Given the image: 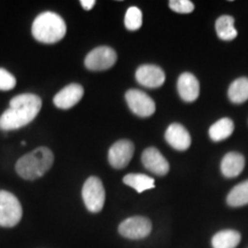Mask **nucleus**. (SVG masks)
<instances>
[{
	"mask_svg": "<svg viewBox=\"0 0 248 248\" xmlns=\"http://www.w3.org/2000/svg\"><path fill=\"white\" fill-rule=\"evenodd\" d=\"M245 168V157L237 152L225 154L221 163L223 176L226 178H234L239 176Z\"/></svg>",
	"mask_w": 248,
	"mask_h": 248,
	"instance_id": "2eb2a0df",
	"label": "nucleus"
},
{
	"mask_svg": "<svg viewBox=\"0 0 248 248\" xmlns=\"http://www.w3.org/2000/svg\"><path fill=\"white\" fill-rule=\"evenodd\" d=\"M123 183L130 187L135 188L138 193L151 190L155 186L154 179L150 176L144 175V173H129V175L124 176Z\"/></svg>",
	"mask_w": 248,
	"mask_h": 248,
	"instance_id": "6ab92c4d",
	"label": "nucleus"
},
{
	"mask_svg": "<svg viewBox=\"0 0 248 248\" xmlns=\"http://www.w3.org/2000/svg\"><path fill=\"white\" fill-rule=\"evenodd\" d=\"M215 28L217 36L225 42L233 40L238 35L234 28V18L230 15H222L221 17L217 18Z\"/></svg>",
	"mask_w": 248,
	"mask_h": 248,
	"instance_id": "a211bd4d",
	"label": "nucleus"
},
{
	"mask_svg": "<svg viewBox=\"0 0 248 248\" xmlns=\"http://www.w3.org/2000/svg\"><path fill=\"white\" fill-rule=\"evenodd\" d=\"M177 90L184 101L192 102L197 100L200 93L199 80L191 73L182 74L177 82Z\"/></svg>",
	"mask_w": 248,
	"mask_h": 248,
	"instance_id": "4468645a",
	"label": "nucleus"
},
{
	"mask_svg": "<svg viewBox=\"0 0 248 248\" xmlns=\"http://www.w3.org/2000/svg\"><path fill=\"white\" fill-rule=\"evenodd\" d=\"M141 162L145 168L157 176H164L169 172L168 161L155 147L146 148L142 152Z\"/></svg>",
	"mask_w": 248,
	"mask_h": 248,
	"instance_id": "f8f14e48",
	"label": "nucleus"
},
{
	"mask_svg": "<svg viewBox=\"0 0 248 248\" xmlns=\"http://www.w3.org/2000/svg\"><path fill=\"white\" fill-rule=\"evenodd\" d=\"M22 206L13 193L0 190V226L13 228L22 218Z\"/></svg>",
	"mask_w": 248,
	"mask_h": 248,
	"instance_id": "20e7f679",
	"label": "nucleus"
},
{
	"mask_svg": "<svg viewBox=\"0 0 248 248\" xmlns=\"http://www.w3.org/2000/svg\"><path fill=\"white\" fill-rule=\"evenodd\" d=\"M241 235L235 230H223L217 232L212 239L213 248H235L239 245Z\"/></svg>",
	"mask_w": 248,
	"mask_h": 248,
	"instance_id": "dca6fc26",
	"label": "nucleus"
},
{
	"mask_svg": "<svg viewBox=\"0 0 248 248\" xmlns=\"http://www.w3.org/2000/svg\"><path fill=\"white\" fill-rule=\"evenodd\" d=\"M229 98L233 104H243L248 100V78L240 77L232 82L229 88Z\"/></svg>",
	"mask_w": 248,
	"mask_h": 248,
	"instance_id": "aec40b11",
	"label": "nucleus"
},
{
	"mask_svg": "<svg viewBox=\"0 0 248 248\" xmlns=\"http://www.w3.org/2000/svg\"><path fill=\"white\" fill-rule=\"evenodd\" d=\"M135 153V145L130 140H119L114 142L108 152V161L113 168L123 169L131 161Z\"/></svg>",
	"mask_w": 248,
	"mask_h": 248,
	"instance_id": "1a4fd4ad",
	"label": "nucleus"
},
{
	"mask_svg": "<svg viewBox=\"0 0 248 248\" xmlns=\"http://www.w3.org/2000/svg\"><path fill=\"white\" fill-rule=\"evenodd\" d=\"M226 202L231 207H243L248 204V181L234 186L228 194Z\"/></svg>",
	"mask_w": 248,
	"mask_h": 248,
	"instance_id": "412c9836",
	"label": "nucleus"
},
{
	"mask_svg": "<svg viewBox=\"0 0 248 248\" xmlns=\"http://www.w3.org/2000/svg\"><path fill=\"white\" fill-rule=\"evenodd\" d=\"M169 7L179 14H188L194 11L193 2L190 0H170Z\"/></svg>",
	"mask_w": 248,
	"mask_h": 248,
	"instance_id": "5701e85b",
	"label": "nucleus"
},
{
	"mask_svg": "<svg viewBox=\"0 0 248 248\" xmlns=\"http://www.w3.org/2000/svg\"><path fill=\"white\" fill-rule=\"evenodd\" d=\"M42 99L32 93L12 98L9 107L0 116V130L13 131L32 122L42 109Z\"/></svg>",
	"mask_w": 248,
	"mask_h": 248,
	"instance_id": "f257e3e1",
	"label": "nucleus"
},
{
	"mask_svg": "<svg viewBox=\"0 0 248 248\" xmlns=\"http://www.w3.org/2000/svg\"><path fill=\"white\" fill-rule=\"evenodd\" d=\"M33 38L44 44H54L66 36L67 27L63 18L53 12H44L35 18L31 28Z\"/></svg>",
	"mask_w": 248,
	"mask_h": 248,
	"instance_id": "7ed1b4c3",
	"label": "nucleus"
},
{
	"mask_svg": "<svg viewBox=\"0 0 248 248\" xmlns=\"http://www.w3.org/2000/svg\"><path fill=\"white\" fill-rule=\"evenodd\" d=\"M80 5L82 7L85 9V11H91V9L94 7L95 1L94 0H80Z\"/></svg>",
	"mask_w": 248,
	"mask_h": 248,
	"instance_id": "393cba45",
	"label": "nucleus"
},
{
	"mask_svg": "<svg viewBox=\"0 0 248 248\" xmlns=\"http://www.w3.org/2000/svg\"><path fill=\"white\" fill-rule=\"evenodd\" d=\"M116 60L117 54L113 48L108 46H99L86 55L84 64L89 70L101 71L113 67Z\"/></svg>",
	"mask_w": 248,
	"mask_h": 248,
	"instance_id": "0eeeda50",
	"label": "nucleus"
},
{
	"mask_svg": "<svg viewBox=\"0 0 248 248\" xmlns=\"http://www.w3.org/2000/svg\"><path fill=\"white\" fill-rule=\"evenodd\" d=\"M83 95H84V89L82 85L73 84L67 85L61 91H59L57 94L54 95L53 102L54 105L60 109H69V108L74 107L76 104L82 100Z\"/></svg>",
	"mask_w": 248,
	"mask_h": 248,
	"instance_id": "9b49d317",
	"label": "nucleus"
},
{
	"mask_svg": "<svg viewBox=\"0 0 248 248\" xmlns=\"http://www.w3.org/2000/svg\"><path fill=\"white\" fill-rule=\"evenodd\" d=\"M16 85V78L12 75L8 70L0 68V90L1 91H9L13 90Z\"/></svg>",
	"mask_w": 248,
	"mask_h": 248,
	"instance_id": "b1692460",
	"label": "nucleus"
},
{
	"mask_svg": "<svg viewBox=\"0 0 248 248\" xmlns=\"http://www.w3.org/2000/svg\"><path fill=\"white\" fill-rule=\"evenodd\" d=\"M82 198L89 212L100 213L106 199V192L100 179L95 176L86 179L82 188Z\"/></svg>",
	"mask_w": 248,
	"mask_h": 248,
	"instance_id": "39448f33",
	"label": "nucleus"
},
{
	"mask_svg": "<svg viewBox=\"0 0 248 248\" xmlns=\"http://www.w3.org/2000/svg\"><path fill=\"white\" fill-rule=\"evenodd\" d=\"M125 28L130 31H136L141 27L142 24V14L138 7H130L126 11L125 18H124Z\"/></svg>",
	"mask_w": 248,
	"mask_h": 248,
	"instance_id": "4be33fe9",
	"label": "nucleus"
},
{
	"mask_svg": "<svg viewBox=\"0 0 248 248\" xmlns=\"http://www.w3.org/2000/svg\"><path fill=\"white\" fill-rule=\"evenodd\" d=\"M152 232V222L147 217L132 216L119 225V233L126 239H144Z\"/></svg>",
	"mask_w": 248,
	"mask_h": 248,
	"instance_id": "423d86ee",
	"label": "nucleus"
},
{
	"mask_svg": "<svg viewBox=\"0 0 248 248\" xmlns=\"http://www.w3.org/2000/svg\"><path fill=\"white\" fill-rule=\"evenodd\" d=\"M54 162L53 152L48 147H38L23 155L15 164L17 175L28 181H35L44 176Z\"/></svg>",
	"mask_w": 248,
	"mask_h": 248,
	"instance_id": "f03ea898",
	"label": "nucleus"
},
{
	"mask_svg": "<svg viewBox=\"0 0 248 248\" xmlns=\"http://www.w3.org/2000/svg\"><path fill=\"white\" fill-rule=\"evenodd\" d=\"M164 137L170 146L177 151H186L191 146L190 133L179 123L170 124L164 133Z\"/></svg>",
	"mask_w": 248,
	"mask_h": 248,
	"instance_id": "ddd939ff",
	"label": "nucleus"
},
{
	"mask_svg": "<svg viewBox=\"0 0 248 248\" xmlns=\"http://www.w3.org/2000/svg\"><path fill=\"white\" fill-rule=\"evenodd\" d=\"M136 79L139 84L148 89H156L163 85L166 74L155 64H144L136 71Z\"/></svg>",
	"mask_w": 248,
	"mask_h": 248,
	"instance_id": "9d476101",
	"label": "nucleus"
},
{
	"mask_svg": "<svg viewBox=\"0 0 248 248\" xmlns=\"http://www.w3.org/2000/svg\"><path fill=\"white\" fill-rule=\"evenodd\" d=\"M234 130V124L231 119L224 117V119L218 120L210 126L209 137L214 141H222L229 138Z\"/></svg>",
	"mask_w": 248,
	"mask_h": 248,
	"instance_id": "f3484780",
	"label": "nucleus"
},
{
	"mask_svg": "<svg viewBox=\"0 0 248 248\" xmlns=\"http://www.w3.org/2000/svg\"><path fill=\"white\" fill-rule=\"evenodd\" d=\"M125 100L132 113L139 117H150L156 109L153 99L140 90H129L125 93Z\"/></svg>",
	"mask_w": 248,
	"mask_h": 248,
	"instance_id": "6e6552de",
	"label": "nucleus"
}]
</instances>
